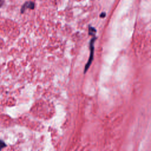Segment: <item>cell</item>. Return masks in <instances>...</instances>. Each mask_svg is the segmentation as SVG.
<instances>
[{"mask_svg": "<svg viewBox=\"0 0 151 151\" xmlns=\"http://www.w3.org/2000/svg\"><path fill=\"white\" fill-rule=\"evenodd\" d=\"M96 40V37L95 36H93V38L91 39L90 42V57L88 60V62L87 64L85 66V69H84V73H86L87 70L89 69L90 65L92 64V63L93 60V56H94V42Z\"/></svg>", "mask_w": 151, "mask_h": 151, "instance_id": "1", "label": "cell"}, {"mask_svg": "<svg viewBox=\"0 0 151 151\" xmlns=\"http://www.w3.org/2000/svg\"><path fill=\"white\" fill-rule=\"evenodd\" d=\"M96 30L92 27V26H89V34L90 36H94L96 35Z\"/></svg>", "mask_w": 151, "mask_h": 151, "instance_id": "3", "label": "cell"}, {"mask_svg": "<svg viewBox=\"0 0 151 151\" xmlns=\"http://www.w3.org/2000/svg\"><path fill=\"white\" fill-rule=\"evenodd\" d=\"M100 17L101 18H104L106 17V13H101V14L100 15Z\"/></svg>", "mask_w": 151, "mask_h": 151, "instance_id": "5", "label": "cell"}, {"mask_svg": "<svg viewBox=\"0 0 151 151\" xmlns=\"http://www.w3.org/2000/svg\"><path fill=\"white\" fill-rule=\"evenodd\" d=\"M4 4V0H0V7H1Z\"/></svg>", "mask_w": 151, "mask_h": 151, "instance_id": "6", "label": "cell"}, {"mask_svg": "<svg viewBox=\"0 0 151 151\" xmlns=\"http://www.w3.org/2000/svg\"><path fill=\"white\" fill-rule=\"evenodd\" d=\"M6 146H7V145L4 143V142L1 139H0V150H2L3 148L6 147Z\"/></svg>", "mask_w": 151, "mask_h": 151, "instance_id": "4", "label": "cell"}, {"mask_svg": "<svg viewBox=\"0 0 151 151\" xmlns=\"http://www.w3.org/2000/svg\"><path fill=\"white\" fill-rule=\"evenodd\" d=\"M35 8V4L33 2L31 1H27L26 2L23 6H22L21 9V13H24L25 11L27 9H31V10H34Z\"/></svg>", "mask_w": 151, "mask_h": 151, "instance_id": "2", "label": "cell"}]
</instances>
